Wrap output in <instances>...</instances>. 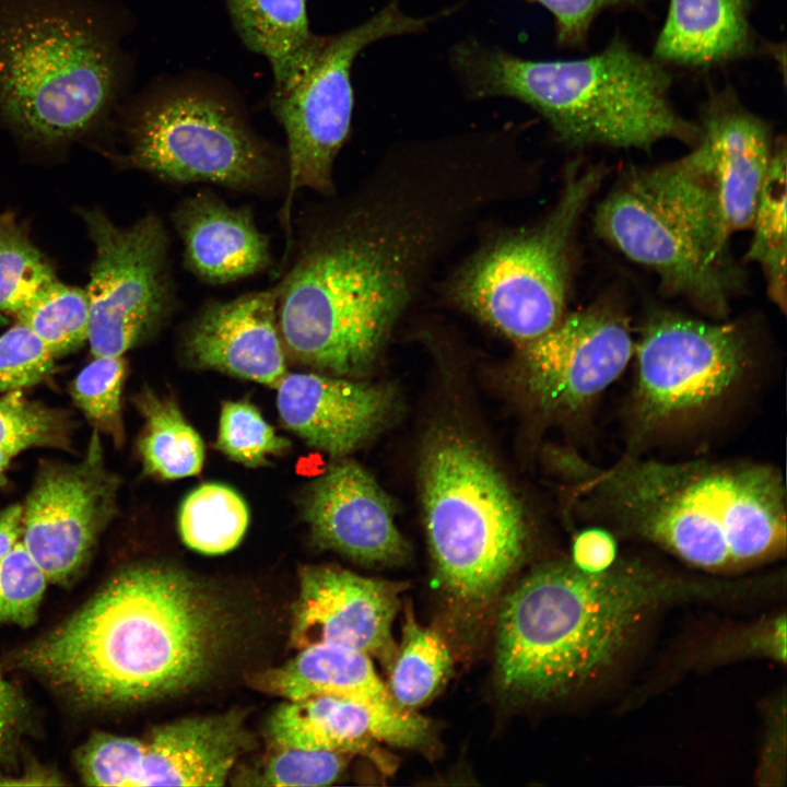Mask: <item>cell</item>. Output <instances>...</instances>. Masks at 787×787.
<instances>
[{
  "label": "cell",
  "mask_w": 787,
  "mask_h": 787,
  "mask_svg": "<svg viewBox=\"0 0 787 787\" xmlns=\"http://www.w3.org/2000/svg\"><path fill=\"white\" fill-rule=\"evenodd\" d=\"M80 214L95 252L85 289L91 352L122 356L157 332L177 306L169 237L155 213L126 227L97 208Z\"/></svg>",
  "instance_id": "obj_12"
},
{
  "label": "cell",
  "mask_w": 787,
  "mask_h": 787,
  "mask_svg": "<svg viewBox=\"0 0 787 787\" xmlns=\"http://www.w3.org/2000/svg\"><path fill=\"white\" fill-rule=\"evenodd\" d=\"M427 541L437 574L455 601H490L525 557L524 510L490 459L453 432L436 435L421 468Z\"/></svg>",
  "instance_id": "obj_8"
},
{
  "label": "cell",
  "mask_w": 787,
  "mask_h": 787,
  "mask_svg": "<svg viewBox=\"0 0 787 787\" xmlns=\"http://www.w3.org/2000/svg\"><path fill=\"white\" fill-rule=\"evenodd\" d=\"M14 456L0 449V486L5 482V472Z\"/></svg>",
  "instance_id": "obj_44"
},
{
  "label": "cell",
  "mask_w": 787,
  "mask_h": 787,
  "mask_svg": "<svg viewBox=\"0 0 787 787\" xmlns=\"http://www.w3.org/2000/svg\"><path fill=\"white\" fill-rule=\"evenodd\" d=\"M353 755L341 751L277 748L263 766L266 786H326L334 783Z\"/></svg>",
  "instance_id": "obj_38"
},
{
  "label": "cell",
  "mask_w": 787,
  "mask_h": 787,
  "mask_svg": "<svg viewBox=\"0 0 787 787\" xmlns=\"http://www.w3.org/2000/svg\"><path fill=\"white\" fill-rule=\"evenodd\" d=\"M634 168L598 204L597 233L665 289L724 318L738 282L713 165L705 150Z\"/></svg>",
  "instance_id": "obj_7"
},
{
  "label": "cell",
  "mask_w": 787,
  "mask_h": 787,
  "mask_svg": "<svg viewBox=\"0 0 787 787\" xmlns=\"http://www.w3.org/2000/svg\"><path fill=\"white\" fill-rule=\"evenodd\" d=\"M401 586L334 566H305L292 611L291 647L342 645L376 658L389 671L398 647L392 623Z\"/></svg>",
  "instance_id": "obj_16"
},
{
  "label": "cell",
  "mask_w": 787,
  "mask_h": 787,
  "mask_svg": "<svg viewBox=\"0 0 787 787\" xmlns=\"http://www.w3.org/2000/svg\"><path fill=\"white\" fill-rule=\"evenodd\" d=\"M172 222L183 243L185 268L205 283L235 282L272 263L269 237L249 207H232L201 190L177 204Z\"/></svg>",
  "instance_id": "obj_22"
},
{
  "label": "cell",
  "mask_w": 787,
  "mask_h": 787,
  "mask_svg": "<svg viewBox=\"0 0 787 787\" xmlns=\"http://www.w3.org/2000/svg\"><path fill=\"white\" fill-rule=\"evenodd\" d=\"M55 271L12 212L0 214V312L15 315L47 285Z\"/></svg>",
  "instance_id": "obj_32"
},
{
  "label": "cell",
  "mask_w": 787,
  "mask_h": 787,
  "mask_svg": "<svg viewBox=\"0 0 787 787\" xmlns=\"http://www.w3.org/2000/svg\"><path fill=\"white\" fill-rule=\"evenodd\" d=\"M634 344L626 317L612 306L564 315L524 343L527 389L544 411L577 413L623 373Z\"/></svg>",
  "instance_id": "obj_15"
},
{
  "label": "cell",
  "mask_w": 787,
  "mask_h": 787,
  "mask_svg": "<svg viewBox=\"0 0 787 787\" xmlns=\"http://www.w3.org/2000/svg\"><path fill=\"white\" fill-rule=\"evenodd\" d=\"M634 352L633 414L643 434L710 411L735 391L750 363L736 325L673 313L653 316Z\"/></svg>",
  "instance_id": "obj_13"
},
{
  "label": "cell",
  "mask_w": 787,
  "mask_h": 787,
  "mask_svg": "<svg viewBox=\"0 0 787 787\" xmlns=\"http://www.w3.org/2000/svg\"><path fill=\"white\" fill-rule=\"evenodd\" d=\"M143 741L138 787L223 786L248 735L237 714H225L177 719Z\"/></svg>",
  "instance_id": "obj_23"
},
{
  "label": "cell",
  "mask_w": 787,
  "mask_h": 787,
  "mask_svg": "<svg viewBox=\"0 0 787 787\" xmlns=\"http://www.w3.org/2000/svg\"><path fill=\"white\" fill-rule=\"evenodd\" d=\"M516 175L492 131L412 142L304 218L274 285L286 354L331 375L367 371L439 258Z\"/></svg>",
  "instance_id": "obj_1"
},
{
  "label": "cell",
  "mask_w": 787,
  "mask_h": 787,
  "mask_svg": "<svg viewBox=\"0 0 787 787\" xmlns=\"http://www.w3.org/2000/svg\"><path fill=\"white\" fill-rule=\"evenodd\" d=\"M302 516L320 548L369 564H397L410 548L390 500L359 463L338 458L302 497Z\"/></svg>",
  "instance_id": "obj_17"
},
{
  "label": "cell",
  "mask_w": 787,
  "mask_h": 787,
  "mask_svg": "<svg viewBox=\"0 0 787 787\" xmlns=\"http://www.w3.org/2000/svg\"><path fill=\"white\" fill-rule=\"evenodd\" d=\"M554 19L560 46L585 44L595 20L606 10L638 7L642 0H532Z\"/></svg>",
  "instance_id": "obj_40"
},
{
  "label": "cell",
  "mask_w": 787,
  "mask_h": 787,
  "mask_svg": "<svg viewBox=\"0 0 787 787\" xmlns=\"http://www.w3.org/2000/svg\"><path fill=\"white\" fill-rule=\"evenodd\" d=\"M751 0H669L653 57L666 66L707 69L756 48Z\"/></svg>",
  "instance_id": "obj_24"
},
{
  "label": "cell",
  "mask_w": 787,
  "mask_h": 787,
  "mask_svg": "<svg viewBox=\"0 0 787 787\" xmlns=\"http://www.w3.org/2000/svg\"><path fill=\"white\" fill-rule=\"evenodd\" d=\"M698 143L713 165L730 233L752 226L777 141L770 125L742 105L735 91H710L700 109Z\"/></svg>",
  "instance_id": "obj_21"
},
{
  "label": "cell",
  "mask_w": 787,
  "mask_h": 787,
  "mask_svg": "<svg viewBox=\"0 0 787 787\" xmlns=\"http://www.w3.org/2000/svg\"><path fill=\"white\" fill-rule=\"evenodd\" d=\"M290 446L291 442L278 435L250 401L222 403L215 447L232 461L248 468L263 467Z\"/></svg>",
  "instance_id": "obj_34"
},
{
  "label": "cell",
  "mask_w": 787,
  "mask_h": 787,
  "mask_svg": "<svg viewBox=\"0 0 787 787\" xmlns=\"http://www.w3.org/2000/svg\"><path fill=\"white\" fill-rule=\"evenodd\" d=\"M786 149L776 144L753 220V238L747 254L766 279L770 298L786 308Z\"/></svg>",
  "instance_id": "obj_30"
},
{
  "label": "cell",
  "mask_w": 787,
  "mask_h": 787,
  "mask_svg": "<svg viewBox=\"0 0 787 787\" xmlns=\"http://www.w3.org/2000/svg\"><path fill=\"white\" fill-rule=\"evenodd\" d=\"M616 543L603 529L591 528L580 532L572 551V563L588 573H599L609 568L615 561Z\"/></svg>",
  "instance_id": "obj_41"
},
{
  "label": "cell",
  "mask_w": 787,
  "mask_h": 787,
  "mask_svg": "<svg viewBox=\"0 0 787 787\" xmlns=\"http://www.w3.org/2000/svg\"><path fill=\"white\" fill-rule=\"evenodd\" d=\"M47 584L20 540L0 560V623L34 624Z\"/></svg>",
  "instance_id": "obj_37"
},
{
  "label": "cell",
  "mask_w": 787,
  "mask_h": 787,
  "mask_svg": "<svg viewBox=\"0 0 787 787\" xmlns=\"http://www.w3.org/2000/svg\"><path fill=\"white\" fill-rule=\"evenodd\" d=\"M603 176L598 166L569 165L540 222L493 238L460 267L449 284L455 303L521 343L554 327L565 315L572 239Z\"/></svg>",
  "instance_id": "obj_10"
},
{
  "label": "cell",
  "mask_w": 787,
  "mask_h": 787,
  "mask_svg": "<svg viewBox=\"0 0 787 787\" xmlns=\"http://www.w3.org/2000/svg\"><path fill=\"white\" fill-rule=\"evenodd\" d=\"M723 586L668 576L641 563H613L599 573L572 561L543 564L502 602L498 684L525 700L566 695L610 667L659 606L718 595Z\"/></svg>",
  "instance_id": "obj_3"
},
{
  "label": "cell",
  "mask_w": 787,
  "mask_h": 787,
  "mask_svg": "<svg viewBox=\"0 0 787 787\" xmlns=\"http://www.w3.org/2000/svg\"><path fill=\"white\" fill-rule=\"evenodd\" d=\"M26 703L0 669V759H8L26 720Z\"/></svg>",
  "instance_id": "obj_42"
},
{
  "label": "cell",
  "mask_w": 787,
  "mask_h": 787,
  "mask_svg": "<svg viewBox=\"0 0 787 787\" xmlns=\"http://www.w3.org/2000/svg\"><path fill=\"white\" fill-rule=\"evenodd\" d=\"M249 508L243 496L230 485L200 484L180 504L177 517L181 541L205 555L234 550L245 537Z\"/></svg>",
  "instance_id": "obj_28"
},
{
  "label": "cell",
  "mask_w": 787,
  "mask_h": 787,
  "mask_svg": "<svg viewBox=\"0 0 787 787\" xmlns=\"http://www.w3.org/2000/svg\"><path fill=\"white\" fill-rule=\"evenodd\" d=\"M14 316L43 341L55 357L87 341L90 307L86 292L58 279Z\"/></svg>",
  "instance_id": "obj_31"
},
{
  "label": "cell",
  "mask_w": 787,
  "mask_h": 787,
  "mask_svg": "<svg viewBox=\"0 0 787 787\" xmlns=\"http://www.w3.org/2000/svg\"><path fill=\"white\" fill-rule=\"evenodd\" d=\"M268 735L275 749L361 754L389 773L393 761L376 742L420 748L428 743L431 725L415 710L381 709L351 698L320 695L281 704L269 718Z\"/></svg>",
  "instance_id": "obj_18"
},
{
  "label": "cell",
  "mask_w": 787,
  "mask_h": 787,
  "mask_svg": "<svg viewBox=\"0 0 787 787\" xmlns=\"http://www.w3.org/2000/svg\"><path fill=\"white\" fill-rule=\"evenodd\" d=\"M126 129L130 165L164 181L285 192V156L254 130L233 95L208 81L150 89L129 109Z\"/></svg>",
  "instance_id": "obj_9"
},
{
  "label": "cell",
  "mask_w": 787,
  "mask_h": 787,
  "mask_svg": "<svg viewBox=\"0 0 787 787\" xmlns=\"http://www.w3.org/2000/svg\"><path fill=\"white\" fill-rule=\"evenodd\" d=\"M432 16H413L392 0L374 15L339 34L320 36L298 74L272 90L270 106L286 137V187L281 219L292 238V205L297 191L334 193V161L351 128V70L366 47L384 38L419 34Z\"/></svg>",
  "instance_id": "obj_11"
},
{
  "label": "cell",
  "mask_w": 787,
  "mask_h": 787,
  "mask_svg": "<svg viewBox=\"0 0 787 787\" xmlns=\"http://www.w3.org/2000/svg\"><path fill=\"white\" fill-rule=\"evenodd\" d=\"M183 350L199 368L275 388L287 373L275 286L207 301L185 329Z\"/></svg>",
  "instance_id": "obj_19"
},
{
  "label": "cell",
  "mask_w": 787,
  "mask_h": 787,
  "mask_svg": "<svg viewBox=\"0 0 787 787\" xmlns=\"http://www.w3.org/2000/svg\"><path fill=\"white\" fill-rule=\"evenodd\" d=\"M221 630L219 606L196 579L142 563L119 571L12 659L78 705H132L200 682L216 656Z\"/></svg>",
  "instance_id": "obj_2"
},
{
  "label": "cell",
  "mask_w": 787,
  "mask_h": 787,
  "mask_svg": "<svg viewBox=\"0 0 787 787\" xmlns=\"http://www.w3.org/2000/svg\"><path fill=\"white\" fill-rule=\"evenodd\" d=\"M144 424L138 450L144 472L162 480L196 475L204 461V444L178 406L150 389L134 398Z\"/></svg>",
  "instance_id": "obj_27"
},
{
  "label": "cell",
  "mask_w": 787,
  "mask_h": 787,
  "mask_svg": "<svg viewBox=\"0 0 787 787\" xmlns=\"http://www.w3.org/2000/svg\"><path fill=\"white\" fill-rule=\"evenodd\" d=\"M121 26L110 0H0V121L42 144L98 125L127 84Z\"/></svg>",
  "instance_id": "obj_6"
},
{
  "label": "cell",
  "mask_w": 787,
  "mask_h": 787,
  "mask_svg": "<svg viewBox=\"0 0 787 787\" xmlns=\"http://www.w3.org/2000/svg\"><path fill=\"white\" fill-rule=\"evenodd\" d=\"M126 377L122 356H94L73 379L70 395L95 430L124 443L121 393Z\"/></svg>",
  "instance_id": "obj_35"
},
{
  "label": "cell",
  "mask_w": 787,
  "mask_h": 787,
  "mask_svg": "<svg viewBox=\"0 0 787 787\" xmlns=\"http://www.w3.org/2000/svg\"><path fill=\"white\" fill-rule=\"evenodd\" d=\"M72 431L69 413L30 400L21 390L0 398V449L13 456L33 447L70 449Z\"/></svg>",
  "instance_id": "obj_33"
},
{
  "label": "cell",
  "mask_w": 787,
  "mask_h": 787,
  "mask_svg": "<svg viewBox=\"0 0 787 787\" xmlns=\"http://www.w3.org/2000/svg\"><path fill=\"white\" fill-rule=\"evenodd\" d=\"M277 388L281 421L309 447L343 458L388 419L392 391L327 373H286Z\"/></svg>",
  "instance_id": "obj_20"
},
{
  "label": "cell",
  "mask_w": 787,
  "mask_h": 787,
  "mask_svg": "<svg viewBox=\"0 0 787 787\" xmlns=\"http://www.w3.org/2000/svg\"><path fill=\"white\" fill-rule=\"evenodd\" d=\"M143 753V740L101 732L80 748L75 762L86 785L138 787Z\"/></svg>",
  "instance_id": "obj_36"
},
{
  "label": "cell",
  "mask_w": 787,
  "mask_h": 787,
  "mask_svg": "<svg viewBox=\"0 0 787 787\" xmlns=\"http://www.w3.org/2000/svg\"><path fill=\"white\" fill-rule=\"evenodd\" d=\"M451 656L441 635L420 624L408 604L401 643L388 671L386 684L391 698L402 708L415 710L445 684Z\"/></svg>",
  "instance_id": "obj_29"
},
{
  "label": "cell",
  "mask_w": 787,
  "mask_h": 787,
  "mask_svg": "<svg viewBox=\"0 0 787 787\" xmlns=\"http://www.w3.org/2000/svg\"><path fill=\"white\" fill-rule=\"evenodd\" d=\"M119 488L95 428L80 460L39 463L22 505L20 540L48 583H69L86 563L116 515Z\"/></svg>",
  "instance_id": "obj_14"
},
{
  "label": "cell",
  "mask_w": 787,
  "mask_h": 787,
  "mask_svg": "<svg viewBox=\"0 0 787 787\" xmlns=\"http://www.w3.org/2000/svg\"><path fill=\"white\" fill-rule=\"evenodd\" d=\"M251 682L286 701L332 695L381 709L401 707L376 673L372 658L342 645L315 644L298 649L284 665L256 676Z\"/></svg>",
  "instance_id": "obj_25"
},
{
  "label": "cell",
  "mask_w": 787,
  "mask_h": 787,
  "mask_svg": "<svg viewBox=\"0 0 787 787\" xmlns=\"http://www.w3.org/2000/svg\"><path fill=\"white\" fill-rule=\"evenodd\" d=\"M226 4L244 44L270 63L272 90L290 83L320 39L309 30L306 0H226Z\"/></svg>",
  "instance_id": "obj_26"
},
{
  "label": "cell",
  "mask_w": 787,
  "mask_h": 787,
  "mask_svg": "<svg viewBox=\"0 0 787 787\" xmlns=\"http://www.w3.org/2000/svg\"><path fill=\"white\" fill-rule=\"evenodd\" d=\"M55 368V356L19 321L0 336V393L35 386Z\"/></svg>",
  "instance_id": "obj_39"
},
{
  "label": "cell",
  "mask_w": 787,
  "mask_h": 787,
  "mask_svg": "<svg viewBox=\"0 0 787 787\" xmlns=\"http://www.w3.org/2000/svg\"><path fill=\"white\" fill-rule=\"evenodd\" d=\"M22 504L0 510V560L20 541L22 535Z\"/></svg>",
  "instance_id": "obj_43"
},
{
  "label": "cell",
  "mask_w": 787,
  "mask_h": 787,
  "mask_svg": "<svg viewBox=\"0 0 787 787\" xmlns=\"http://www.w3.org/2000/svg\"><path fill=\"white\" fill-rule=\"evenodd\" d=\"M579 490L631 533L707 571L770 560L786 547V493L761 463L624 457L567 460Z\"/></svg>",
  "instance_id": "obj_4"
},
{
  "label": "cell",
  "mask_w": 787,
  "mask_h": 787,
  "mask_svg": "<svg viewBox=\"0 0 787 787\" xmlns=\"http://www.w3.org/2000/svg\"><path fill=\"white\" fill-rule=\"evenodd\" d=\"M449 62L467 96L517 99L569 145L647 150L665 139L692 145L698 139L697 124L670 101L668 66L621 35L566 60L526 59L471 38L453 46Z\"/></svg>",
  "instance_id": "obj_5"
}]
</instances>
